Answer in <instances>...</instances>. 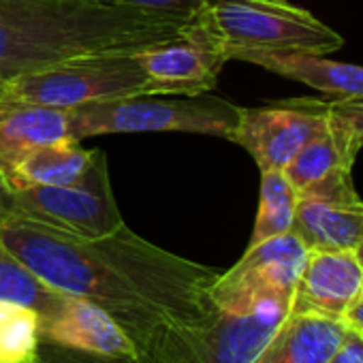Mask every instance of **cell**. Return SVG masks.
Listing matches in <instances>:
<instances>
[{"label": "cell", "instance_id": "cell-1", "mask_svg": "<svg viewBox=\"0 0 363 363\" xmlns=\"http://www.w3.org/2000/svg\"><path fill=\"white\" fill-rule=\"evenodd\" d=\"M0 242L52 289L109 312L135 352L162 331L201 323L216 310L218 269L162 250L126 225L84 240L0 216Z\"/></svg>", "mask_w": 363, "mask_h": 363}, {"label": "cell", "instance_id": "cell-2", "mask_svg": "<svg viewBox=\"0 0 363 363\" xmlns=\"http://www.w3.org/2000/svg\"><path fill=\"white\" fill-rule=\"evenodd\" d=\"M191 16L99 0H0V75L5 79L71 58L143 52L186 30Z\"/></svg>", "mask_w": 363, "mask_h": 363}, {"label": "cell", "instance_id": "cell-3", "mask_svg": "<svg viewBox=\"0 0 363 363\" xmlns=\"http://www.w3.org/2000/svg\"><path fill=\"white\" fill-rule=\"evenodd\" d=\"M191 22L223 50L227 60L259 52L325 56L344 45L333 28L286 0H203Z\"/></svg>", "mask_w": 363, "mask_h": 363}, {"label": "cell", "instance_id": "cell-4", "mask_svg": "<svg viewBox=\"0 0 363 363\" xmlns=\"http://www.w3.org/2000/svg\"><path fill=\"white\" fill-rule=\"evenodd\" d=\"M242 107L208 92L135 94L69 109L71 139L82 141L111 133H197L233 139Z\"/></svg>", "mask_w": 363, "mask_h": 363}, {"label": "cell", "instance_id": "cell-5", "mask_svg": "<svg viewBox=\"0 0 363 363\" xmlns=\"http://www.w3.org/2000/svg\"><path fill=\"white\" fill-rule=\"evenodd\" d=\"M147 77L139 52H109L71 58L5 82L0 101H22L56 109L145 94Z\"/></svg>", "mask_w": 363, "mask_h": 363}, {"label": "cell", "instance_id": "cell-6", "mask_svg": "<svg viewBox=\"0 0 363 363\" xmlns=\"http://www.w3.org/2000/svg\"><path fill=\"white\" fill-rule=\"evenodd\" d=\"M0 216L26 220L67 235L94 240L124 225L113 199L107 156L94 150L84 177L67 186H30L0 193Z\"/></svg>", "mask_w": 363, "mask_h": 363}, {"label": "cell", "instance_id": "cell-7", "mask_svg": "<svg viewBox=\"0 0 363 363\" xmlns=\"http://www.w3.org/2000/svg\"><path fill=\"white\" fill-rule=\"evenodd\" d=\"M286 314L280 306L248 314L216 308L201 323L162 331L130 363H252Z\"/></svg>", "mask_w": 363, "mask_h": 363}, {"label": "cell", "instance_id": "cell-8", "mask_svg": "<svg viewBox=\"0 0 363 363\" xmlns=\"http://www.w3.org/2000/svg\"><path fill=\"white\" fill-rule=\"evenodd\" d=\"M306 257L308 250L293 231L248 246L244 257L212 284L216 308L233 314H248L263 306L289 310Z\"/></svg>", "mask_w": 363, "mask_h": 363}, {"label": "cell", "instance_id": "cell-9", "mask_svg": "<svg viewBox=\"0 0 363 363\" xmlns=\"http://www.w3.org/2000/svg\"><path fill=\"white\" fill-rule=\"evenodd\" d=\"M331 120V101L291 99L265 107H242L233 143L242 145L261 171H282Z\"/></svg>", "mask_w": 363, "mask_h": 363}, {"label": "cell", "instance_id": "cell-10", "mask_svg": "<svg viewBox=\"0 0 363 363\" xmlns=\"http://www.w3.org/2000/svg\"><path fill=\"white\" fill-rule=\"evenodd\" d=\"M306 250H357L363 238V201L352 171L331 173L297 195L291 229Z\"/></svg>", "mask_w": 363, "mask_h": 363}, {"label": "cell", "instance_id": "cell-11", "mask_svg": "<svg viewBox=\"0 0 363 363\" xmlns=\"http://www.w3.org/2000/svg\"><path fill=\"white\" fill-rule=\"evenodd\" d=\"M145 69V94L195 96L210 92L225 67L223 50L193 22L171 41L139 52Z\"/></svg>", "mask_w": 363, "mask_h": 363}, {"label": "cell", "instance_id": "cell-12", "mask_svg": "<svg viewBox=\"0 0 363 363\" xmlns=\"http://www.w3.org/2000/svg\"><path fill=\"white\" fill-rule=\"evenodd\" d=\"M41 346H54L65 352H77L109 363H130L135 344L116 318L101 306L67 295L58 312L39 325Z\"/></svg>", "mask_w": 363, "mask_h": 363}, {"label": "cell", "instance_id": "cell-13", "mask_svg": "<svg viewBox=\"0 0 363 363\" xmlns=\"http://www.w3.org/2000/svg\"><path fill=\"white\" fill-rule=\"evenodd\" d=\"M363 284L354 250H310L295 284L289 312L344 320Z\"/></svg>", "mask_w": 363, "mask_h": 363}, {"label": "cell", "instance_id": "cell-14", "mask_svg": "<svg viewBox=\"0 0 363 363\" xmlns=\"http://www.w3.org/2000/svg\"><path fill=\"white\" fill-rule=\"evenodd\" d=\"M69 137V109L0 101V175L7 177L39 145Z\"/></svg>", "mask_w": 363, "mask_h": 363}, {"label": "cell", "instance_id": "cell-15", "mask_svg": "<svg viewBox=\"0 0 363 363\" xmlns=\"http://www.w3.org/2000/svg\"><path fill=\"white\" fill-rule=\"evenodd\" d=\"M346 329L337 318L289 312L252 363H329Z\"/></svg>", "mask_w": 363, "mask_h": 363}, {"label": "cell", "instance_id": "cell-16", "mask_svg": "<svg viewBox=\"0 0 363 363\" xmlns=\"http://www.w3.org/2000/svg\"><path fill=\"white\" fill-rule=\"evenodd\" d=\"M240 60L263 67L282 77L301 82L318 92L335 96V101L363 99V67L329 60L310 52H259Z\"/></svg>", "mask_w": 363, "mask_h": 363}, {"label": "cell", "instance_id": "cell-17", "mask_svg": "<svg viewBox=\"0 0 363 363\" xmlns=\"http://www.w3.org/2000/svg\"><path fill=\"white\" fill-rule=\"evenodd\" d=\"M361 147L363 145L350 122L331 109L327 130L312 139L282 171L299 195L303 189L331 173L352 171L354 158Z\"/></svg>", "mask_w": 363, "mask_h": 363}, {"label": "cell", "instance_id": "cell-18", "mask_svg": "<svg viewBox=\"0 0 363 363\" xmlns=\"http://www.w3.org/2000/svg\"><path fill=\"white\" fill-rule=\"evenodd\" d=\"M94 150L82 145L75 139H60L54 143L39 145L5 177L11 191L30 186H67L79 182L90 167Z\"/></svg>", "mask_w": 363, "mask_h": 363}, {"label": "cell", "instance_id": "cell-19", "mask_svg": "<svg viewBox=\"0 0 363 363\" xmlns=\"http://www.w3.org/2000/svg\"><path fill=\"white\" fill-rule=\"evenodd\" d=\"M67 295L45 284L0 242V301H13L33 308L41 320L60 310Z\"/></svg>", "mask_w": 363, "mask_h": 363}, {"label": "cell", "instance_id": "cell-20", "mask_svg": "<svg viewBox=\"0 0 363 363\" xmlns=\"http://www.w3.org/2000/svg\"><path fill=\"white\" fill-rule=\"evenodd\" d=\"M297 208V191L291 186L284 171H261V199L255 229L248 246H257L269 238L284 235L293 229Z\"/></svg>", "mask_w": 363, "mask_h": 363}, {"label": "cell", "instance_id": "cell-21", "mask_svg": "<svg viewBox=\"0 0 363 363\" xmlns=\"http://www.w3.org/2000/svg\"><path fill=\"white\" fill-rule=\"evenodd\" d=\"M41 316L26 306L0 301V363H37Z\"/></svg>", "mask_w": 363, "mask_h": 363}, {"label": "cell", "instance_id": "cell-22", "mask_svg": "<svg viewBox=\"0 0 363 363\" xmlns=\"http://www.w3.org/2000/svg\"><path fill=\"white\" fill-rule=\"evenodd\" d=\"M99 3L118 5V7H133L145 11H164V13H179V16H193L203 0H99Z\"/></svg>", "mask_w": 363, "mask_h": 363}, {"label": "cell", "instance_id": "cell-23", "mask_svg": "<svg viewBox=\"0 0 363 363\" xmlns=\"http://www.w3.org/2000/svg\"><path fill=\"white\" fill-rule=\"evenodd\" d=\"M329 363H363V333L348 327Z\"/></svg>", "mask_w": 363, "mask_h": 363}, {"label": "cell", "instance_id": "cell-24", "mask_svg": "<svg viewBox=\"0 0 363 363\" xmlns=\"http://www.w3.org/2000/svg\"><path fill=\"white\" fill-rule=\"evenodd\" d=\"M331 109L346 118L354 128L361 145H363V99H348V101H331Z\"/></svg>", "mask_w": 363, "mask_h": 363}, {"label": "cell", "instance_id": "cell-25", "mask_svg": "<svg viewBox=\"0 0 363 363\" xmlns=\"http://www.w3.org/2000/svg\"><path fill=\"white\" fill-rule=\"evenodd\" d=\"M344 323H346V327H350V329L363 333V284H361V291H359L357 299H354L352 306L348 308V312H346V316H344Z\"/></svg>", "mask_w": 363, "mask_h": 363}, {"label": "cell", "instance_id": "cell-26", "mask_svg": "<svg viewBox=\"0 0 363 363\" xmlns=\"http://www.w3.org/2000/svg\"><path fill=\"white\" fill-rule=\"evenodd\" d=\"M357 259H359V263L363 265V238H361V242H359V246H357Z\"/></svg>", "mask_w": 363, "mask_h": 363}, {"label": "cell", "instance_id": "cell-27", "mask_svg": "<svg viewBox=\"0 0 363 363\" xmlns=\"http://www.w3.org/2000/svg\"><path fill=\"white\" fill-rule=\"evenodd\" d=\"M7 189V184H5V177L3 175H0V193H3Z\"/></svg>", "mask_w": 363, "mask_h": 363}, {"label": "cell", "instance_id": "cell-28", "mask_svg": "<svg viewBox=\"0 0 363 363\" xmlns=\"http://www.w3.org/2000/svg\"><path fill=\"white\" fill-rule=\"evenodd\" d=\"M5 82H7V79H5L3 75H0V90H3V86H5Z\"/></svg>", "mask_w": 363, "mask_h": 363}, {"label": "cell", "instance_id": "cell-29", "mask_svg": "<svg viewBox=\"0 0 363 363\" xmlns=\"http://www.w3.org/2000/svg\"><path fill=\"white\" fill-rule=\"evenodd\" d=\"M37 363H48V361H43V359H39V361H37Z\"/></svg>", "mask_w": 363, "mask_h": 363}]
</instances>
